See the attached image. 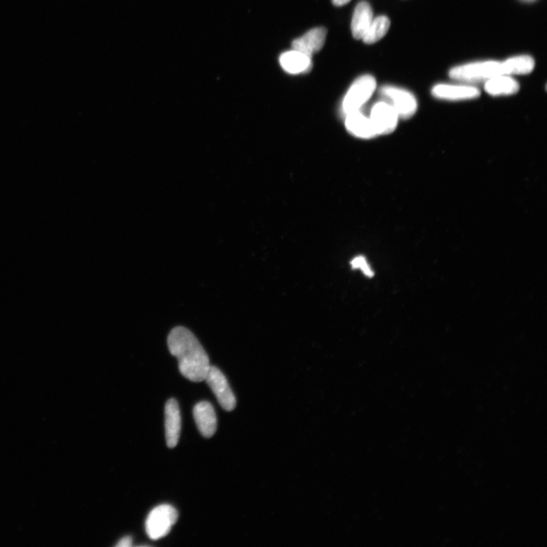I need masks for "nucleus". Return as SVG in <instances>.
I'll use <instances>...</instances> for the list:
<instances>
[{
	"mask_svg": "<svg viewBox=\"0 0 547 547\" xmlns=\"http://www.w3.org/2000/svg\"><path fill=\"white\" fill-rule=\"evenodd\" d=\"M167 345L171 355L178 360L180 371L185 378L194 383L205 381L211 365L194 334L186 328L176 327L168 335Z\"/></svg>",
	"mask_w": 547,
	"mask_h": 547,
	"instance_id": "obj_1",
	"label": "nucleus"
},
{
	"mask_svg": "<svg viewBox=\"0 0 547 547\" xmlns=\"http://www.w3.org/2000/svg\"><path fill=\"white\" fill-rule=\"evenodd\" d=\"M502 74L501 63L484 61L454 67L449 72V77L460 82H479Z\"/></svg>",
	"mask_w": 547,
	"mask_h": 547,
	"instance_id": "obj_2",
	"label": "nucleus"
},
{
	"mask_svg": "<svg viewBox=\"0 0 547 547\" xmlns=\"http://www.w3.org/2000/svg\"><path fill=\"white\" fill-rule=\"evenodd\" d=\"M178 519V512L170 504H162L150 512L146 523V533L151 540L157 541L171 531Z\"/></svg>",
	"mask_w": 547,
	"mask_h": 547,
	"instance_id": "obj_3",
	"label": "nucleus"
},
{
	"mask_svg": "<svg viewBox=\"0 0 547 547\" xmlns=\"http://www.w3.org/2000/svg\"><path fill=\"white\" fill-rule=\"evenodd\" d=\"M376 81L372 75H366L357 79L348 91L342 103V111L345 116L360 111L374 93Z\"/></svg>",
	"mask_w": 547,
	"mask_h": 547,
	"instance_id": "obj_4",
	"label": "nucleus"
},
{
	"mask_svg": "<svg viewBox=\"0 0 547 547\" xmlns=\"http://www.w3.org/2000/svg\"><path fill=\"white\" fill-rule=\"evenodd\" d=\"M380 91L382 95L389 100V103L396 111L400 119L408 120L415 115L418 104L411 92L394 86H385Z\"/></svg>",
	"mask_w": 547,
	"mask_h": 547,
	"instance_id": "obj_5",
	"label": "nucleus"
},
{
	"mask_svg": "<svg viewBox=\"0 0 547 547\" xmlns=\"http://www.w3.org/2000/svg\"><path fill=\"white\" fill-rule=\"evenodd\" d=\"M205 381L212 389L219 403L225 410L231 411L236 408L237 400L229 381L220 369L214 366L210 367Z\"/></svg>",
	"mask_w": 547,
	"mask_h": 547,
	"instance_id": "obj_6",
	"label": "nucleus"
},
{
	"mask_svg": "<svg viewBox=\"0 0 547 547\" xmlns=\"http://www.w3.org/2000/svg\"><path fill=\"white\" fill-rule=\"evenodd\" d=\"M377 136L378 134H388L396 130L399 116L394 108L387 102L376 103L371 109L369 116Z\"/></svg>",
	"mask_w": 547,
	"mask_h": 547,
	"instance_id": "obj_7",
	"label": "nucleus"
},
{
	"mask_svg": "<svg viewBox=\"0 0 547 547\" xmlns=\"http://www.w3.org/2000/svg\"><path fill=\"white\" fill-rule=\"evenodd\" d=\"M432 95L437 99L460 102L475 99L481 95V91L475 86L439 84L433 88Z\"/></svg>",
	"mask_w": 547,
	"mask_h": 547,
	"instance_id": "obj_8",
	"label": "nucleus"
},
{
	"mask_svg": "<svg viewBox=\"0 0 547 547\" xmlns=\"http://www.w3.org/2000/svg\"><path fill=\"white\" fill-rule=\"evenodd\" d=\"M165 431L168 447L178 445L181 431V415L178 402L171 399L165 406Z\"/></svg>",
	"mask_w": 547,
	"mask_h": 547,
	"instance_id": "obj_9",
	"label": "nucleus"
},
{
	"mask_svg": "<svg viewBox=\"0 0 547 547\" xmlns=\"http://www.w3.org/2000/svg\"><path fill=\"white\" fill-rule=\"evenodd\" d=\"M193 416L199 432L206 438H211L217 431V417L211 403L201 401L193 409Z\"/></svg>",
	"mask_w": 547,
	"mask_h": 547,
	"instance_id": "obj_10",
	"label": "nucleus"
},
{
	"mask_svg": "<svg viewBox=\"0 0 547 547\" xmlns=\"http://www.w3.org/2000/svg\"><path fill=\"white\" fill-rule=\"evenodd\" d=\"M326 36L327 30L325 28L314 29L307 32L304 36L294 40L292 47L312 57L314 54L323 47Z\"/></svg>",
	"mask_w": 547,
	"mask_h": 547,
	"instance_id": "obj_11",
	"label": "nucleus"
},
{
	"mask_svg": "<svg viewBox=\"0 0 547 547\" xmlns=\"http://www.w3.org/2000/svg\"><path fill=\"white\" fill-rule=\"evenodd\" d=\"M345 125L348 131L356 137L368 139L377 137L374 125L369 116L367 117L360 111L347 114Z\"/></svg>",
	"mask_w": 547,
	"mask_h": 547,
	"instance_id": "obj_12",
	"label": "nucleus"
},
{
	"mask_svg": "<svg viewBox=\"0 0 547 547\" xmlns=\"http://www.w3.org/2000/svg\"><path fill=\"white\" fill-rule=\"evenodd\" d=\"M280 64L284 71L293 75L308 72L313 66L312 57L293 49L282 54Z\"/></svg>",
	"mask_w": 547,
	"mask_h": 547,
	"instance_id": "obj_13",
	"label": "nucleus"
},
{
	"mask_svg": "<svg viewBox=\"0 0 547 547\" xmlns=\"http://www.w3.org/2000/svg\"><path fill=\"white\" fill-rule=\"evenodd\" d=\"M373 20V13L371 6L365 1L358 3L353 13L351 23L353 38L357 40L363 39Z\"/></svg>",
	"mask_w": 547,
	"mask_h": 547,
	"instance_id": "obj_14",
	"label": "nucleus"
},
{
	"mask_svg": "<svg viewBox=\"0 0 547 547\" xmlns=\"http://www.w3.org/2000/svg\"><path fill=\"white\" fill-rule=\"evenodd\" d=\"M485 91L491 96H509L518 93L520 86L508 75H499L485 82Z\"/></svg>",
	"mask_w": 547,
	"mask_h": 547,
	"instance_id": "obj_15",
	"label": "nucleus"
},
{
	"mask_svg": "<svg viewBox=\"0 0 547 547\" xmlns=\"http://www.w3.org/2000/svg\"><path fill=\"white\" fill-rule=\"evenodd\" d=\"M535 62L532 56L523 55L508 59L501 63L503 75H526L534 69Z\"/></svg>",
	"mask_w": 547,
	"mask_h": 547,
	"instance_id": "obj_16",
	"label": "nucleus"
},
{
	"mask_svg": "<svg viewBox=\"0 0 547 547\" xmlns=\"http://www.w3.org/2000/svg\"><path fill=\"white\" fill-rule=\"evenodd\" d=\"M390 20L388 17L381 15L373 19L363 40L364 43L372 45L383 38L390 28Z\"/></svg>",
	"mask_w": 547,
	"mask_h": 547,
	"instance_id": "obj_17",
	"label": "nucleus"
},
{
	"mask_svg": "<svg viewBox=\"0 0 547 547\" xmlns=\"http://www.w3.org/2000/svg\"><path fill=\"white\" fill-rule=\"evenodd\" d=\"M350 265L353 269H360L362 272L368 277H373L374 276V273L372 271V269L370 268L369 264L367 262V259L365 257L360 256H357L353 259L351 262Z\"/></svg>",
	"mask_w": 547,
	"mask_h": 547,
	"instance_id": "obj_18",
	"label": "nucleus"
},
{
	"mask_svg": "<svg viewBox=\"0 0 547 547\" xmlns=\"http://www.w3.org/2000/svg\"><path fill=\"white\" fill-rule=\"evenodd\" d=\"M132 546V539L130 536L123 537V539L116 545V547H130Z\"/></svg>",
	"mask_w": 547,
	"mask_h": 547,
	"instance_id": "obj_19",
	"label": "nucleus"
},
{
	"mask_svg": "<svg viewBox=\"0 0 547 547\" xmlns=\"http://www.w3.org/2000/svg\"><path fill=\"white\" fill-rule=\"evenodd\" d=\"M350 0H332V3L336 6H343L348 4Z\"/></svg>",
	"mask_w": 547,
	"mask_h": 547,
	"instance_id": "obj_20",
	"label": "nucleus"
}]
</instances>
